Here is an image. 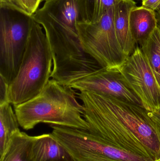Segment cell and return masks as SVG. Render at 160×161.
<instances>
[{"label":"cell","mask_w":160,"mask_h":161,"mask_svg":"<svg viewBox=\"0 0 160 161\" xmlns=\"http://www.w3.org/2000/svg\"><path fill=\"white\" fill-rule=\"evenodd\" d=\"M69 86L51 79L42 91L32 99L14 106L20 126L33 129L40 123L89 130L84 118V108Z\"/></svg>","instance_id":"obj_2"},{"label":"cell","mask_w":160,"mask_h":161,"mask_svg":"<svg viewBox=\"0 0 160 161\" xmlns=\"http://www.w3.org/2000/svg\"><path fill=\"white\" fill-rule=\"evenodd\" d=\"M155 161H160V159H159Z\"/></svg>","instance_id":"obj_23"},{"label":"cell","mask_w":160,"mask_h":161,"mask_svg":"<svg viewBox=\"0 0 160 161\" xmlns=\"http://www.w3.org/2000/svg\"><path fill=\"white\" fill-rule=\"evenodd\" d=\"M142 6L157 11L160 10V0H142Z\"/></svg>","instance_id":"obj_20"},{"label":"cell","mask_w":160,"mask_h":161,"mask_svg":"<svg viewBox=\"0 0 160 161\" xmlns=\"http://www.w3.org/2000/svg\"><path fill=\"white\" fill-rule=\"evenodd\" d=\"M156 17H157V20L158 26L160 27V10L156 11Z\"/></svg>","instance_id":"obj_22"},{"label":"cell","mask_w":160,"mask_h":161,"mask_svg":"<svg viewBox=\"0 0 160 161\" xmlns=\"http://www.w3.org/2000/svg\"><path fill=\"white\" fill-rule=\"evenodd\" d=\"M33 19L27 12L0 5V77L8 84L18 70Z\"/></svg>","instance_id":"obj_5"},{"label":"cell","mask_w":160,"mask_h":161,"mask_svg":"<svg viewBox=\"0 0 160 161\" xmlns=\"http://www.w3.org/2000/svg\"><path fill=\"white\" fill-rule=\"evenodd\" d=\"M160 87V27L155 28L147 39L140 45Z\"/></svg>","instance_id":"obj_15"},{"label":"cell","mask_w":160,"mask_h":161,"mask_svg":"<svg viewBox=\"0 0 160 161\" xmlns=\"http://www.w3.org/2000/svg\"><path fill=\"white\" fill-rule=\"evenodd\" d=\"M33 17L48 39L53 74L72 76L92 66L94 60L84 51L78 33V24L87 22L85 0H45Z\"/></svg>","instance_id":"obj_1"},{"label":"cell","mask_w":160,"mask_h":161,"mask_svg":"<svg viewBox=\"0 0 160 161\" xmlns=\"http://www.w3.org/2000/svg\"><path fill=\"white\" fill-rule=\"evenodd\" d=\"M126 82L149 112L160 108V87L140 46L120 69Z\"/></svg>","instance_id":"obj_8"},{"label":"cell","mask_w":160,"mask_h":161,"mask_svg":"<svg viewBox=\"0 0 160 161\" xmlns=\"http://www.w3.org/2000/svg\"><path fill=\"white\" fill-rule=\"evenodd\" d=\"M33 157L34 161H74L52 133L35 136Z\"/></svg>","instance_id":"obj_11"},{"label":"cell","mask_w":160,"mask_h":161,"mask_svg":"<svg viewBox=\"0 0 160 161\" xmlns=\"http://www.w3.org/2000/svg\"><path fill=\"white\" fill-rule=\"evenodd\" d=\"M70 86L80 92L112 96L142 106L139 97L126 82L120 69L102 68Z\"/></svg>","instance_id":"obj_9"},{"label":"cell","mask_w":160,"mask_h":161,"mask_svg":"<svg viewBox=\"0 0 160 161\" xmlns=\"http://www.w3.org/2000/svg\"><path fill=\"white\" fill-rule=\"evenodd\" d=\"M78 30L84 51L102 68L120 69L128 58L123 53L116 34L114 7L99 21L78 24Z\"/></svg>","instance_id":"obj_7"},{"label":"cell","mask_w":160,"mask_h":161,"mask_svg":"<svg viewBox=\"0 0 160 161\" xmlns=\"http://www.w3.org/2000/svg\"><path fill=\"white\" fill-rule=\"evenodd\" d=\"M0 5L6 6L28 13L25 0H0Z\"/></svg>","instance_id":"obj_17"},{"label":"cell","mask_w":160,"mask_h":161,"mask_svg":"<svg viewBox=\"0 0 160 161\" xmlns=\"http://www.w3.org/2000/svg\"><path fill=\"white\" fill-rule=\"evenodd\" d=\"M53 65L46 34L34 18L18 70L8 85V102L14 107L35 97L50 80Z\"/></svg>","instance_id":"obj_3"},{"label":"cell","mask_w":160,"mask_h":161,"mask_svg":"<svg viewBox=\"0 0 160 161\" xmlns=\"http://www.w3.org/2000/svg\"><path fill=\"white\" fill-rule=\"evenodd\" d=\"M35 136L19 131L12 137L0 161H34L33 147Z\"/></svg>","instance_id":"obj_13"},{"label":"cell","mask_w":160,"mask_h":161,"mask_svg":"<svg viewBox=\"0 0 160 161\" xmlns=\"http://www.w3.org/2000/svg\"><path fill=\"white\" fill-rule=\"evenodd\" d=\"M74 161H155L127 151L88 130L51 125Z\"/></svg>","instance_id":"obj_6"},{"label":"cell","mask_w":160,"mask_h":161,"mask_svg":"<svg viewBox=\"0 0 160 161\" xmlns=\"http://www.w3.org/2000/svg\"><path fill=\"white\" fill-rule=\"evenodd\" d=\"M80 92L78 96L89 131L120 148L152 159L145 147L114 113L103 94Z\"/></svg>","instance_id":"obj_4"},{"label":"cell","mask_w":160,"mask_h":161,"mask_svg":"<svg viewBox=\"0 0 160 161\" xmlns=\"http://www.w3.org/2000/svg\"><path fill=\"white\" fill-rule=\"evenodd\" d=\"M19 124L11 104L0 105V158L4 154L11 139L18 131Z\"/></svg>","instance_id":"obj_14"},{"label":"cell","mask_w":160,"mask_h":161,"mask_svg":"<svg viewBox=\"0 0 160 161\" xmlns=\"http://www.w3.org/2000/svg\"><path fill=\"white\" fill-rule=\"evenodd\" d=\"M26 8L29 14L33 15L38 9L42 0H25Z\"/></svg>","instance_id":"obj_19"},{"label":"cell","mask_w":160,"mask_h":161,"mask_svg":"<svg viewBox=\"0 0 160 161\" xmlns=\"http://www.w3.org/2000/svg\"><path fill=\"white\" fill-rule=\"evenodd\" d=\"M8 85L3 78L0 77V105L8 102Z\"/></svg>","instance_id":"obj_18"},{"label":"cell","mask_w":160,"mask_h":161,"mask_svg":"<svg viewBox=\"0 0 160 161\" xmlns=\"http://www.w3.org/2000/svg\"><path fill=\"white\" fill-rule=\"evenodd\" d=\"M159 126H160V125H159Z\"/></svg>","instance_id":"obj_24"},{"label":"cell","mask_w":160,"mask_h":161,"mask_svg":"<svg viewBox=\"0 0 160 161\" xmlns=\"http://www.w3.org/2000/svg\"><path fill=\"white\" fill-rule=\"evenodd\" d=\"M133 0H123L114 7V24L119 45L126 56L132 54L137 46L130 25L131 11L136 7Z\"/></svg>","instance_id":"obj_10"},{"label":"cell","mask_w":160,"mask_h":161,"mask_svg":"<svg viewBox=\"0 0 160 161\" xmlns=\"http://www.w3.org/2000/svg\"><path fill=\"white\" fill-rule=\"evenodd\" d=\"M132 36L139 46L142 45L157 26L156 12L144 7L134 8L129 16Z\"/></svg>","instance_id":"obj_12"},{"label":"cell","mask_w":160,"mask_h":161,"mask_svg":"<svg viewBox=\"0 0 160 161\" xmlns=\"http://www.w3.org/2000/svg\"><path fill=\"white\" fill-rule=\"evenodd\" d=\"M123 0H85L87 22L99 21L110 8Z\"/></svg>","instance_id":"obj_16"},{"label":"cell","mask_w":160,"mask_h":161,"mask_svg":"<svg viewBox=\"0 0 160 161\" xmlns=\"http://www.w3.org/2000/svg\"><path fill=\"white\" fill-rule=\"evenodd\" d=\"M149 116L151 118L160 126V108L156 112H149Z\"/></svg>","instance_id":"obj_21"}]
</instances>
